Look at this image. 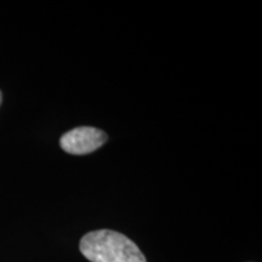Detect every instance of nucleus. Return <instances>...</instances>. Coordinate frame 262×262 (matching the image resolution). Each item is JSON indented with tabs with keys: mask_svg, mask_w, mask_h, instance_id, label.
I'll use <instances>...</instances> for the list:
<instances>
[{
	"mask_svg": "<svg viewBox=\"0 0 262 262\" xmlns=\"http://www.w3.org/2000/svg\"><path fill=\"white\" fill-rule=\"evenodd\" d=\"M2 100H3V95H2V91H0V103H2Z\"/></svg>",
	"mask_w": 262,
	"mask_h": 262,
	"instance_id": "obj_3",
	"label": "nucleus"
},
{
	"mask_svg": "<svg viewBox=\"0 0 262 262\" xmlns=\"http://www.w3.org/2000/svg\"><path fill=\"white\" fill-rule=\"evenodd\" d=\"M80 253L91 262H147L131 239L119 232L98 229L81 238Z\"/></svg>",
	"mask_w": 262,
	"mask_h": 262,
	"instance_id": "obj_1",
	"label": "nucleus"
},
{
	"mask_svg": "<svg viewBox=\"0 0 262 262\" xmlns=\"http://www.w3.org/2000/svg\"><path fill=\"white\" fill-rule=\"evenodd\" d=\"M104 131L91 126H79L64 134L60 140V146L64 152L74 156L93 153L107 142Z\"/></svg>",
	"mask_w": 262,
	"mask_h": 262,
	"instance_id": "obj_2",
	"label": "nucleus"
}]
</instances>
